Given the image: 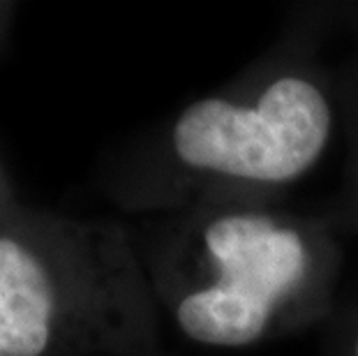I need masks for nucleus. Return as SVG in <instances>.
<instances>
[{"label": "nucleus", "instance_id": "obj_2", "mask_svg": "<svg viewBox=\"0 0 358 356\" xmlns=\"http://www.w3.org/2000/svg\"><path fill=\"white\" fill-rule=\"evenodd\" d=\"M340 234L319 213L280 204L178 211L159 252L157 287L187 340L245 350L324 329L338 313Z\"/></svg>", "mask_w": 358, "mask_h": 356}, {"label": "nucleus", "instance_id": "obj_4", "mask_svg": "<svg viewBox=\"0 0 358 356\" xmlns=\"http://www.w3.org/2000/svg\"><path fill=\"white\" fill-rule=\"evenodd\" d=\"M338 72L340 130L345 137L342 178L322 208L317 211L340 236H358V30L347 54L335 65Z\"/></svg>", "mask_w": 358, "mask_h": 356}, {"label": "nucleus", "instance_id": "obj_5", "mask_svg": "<svg viewBox=\"0 0 358 356\" xmlns=\"http://www.w3.org/2000/svg\"><path fill=\"white\" fill-rule=\"evenodd\" d=\"M322 356H358V303H340L322 329Z\"/></svg>", "mask_w": 358, "mask_h": 356}, {"label": "nucleus", "instance_id": "obj_3", "mask_svg": "<svg viewBox=\"0 0 358 356\" xmlns=\"http://www.w3.org/2000/svg\"><path fill=\"white\" fill-rule=\"evenodd\" d=\"M63 308L49 264L14 238H0V356H42Z\"/></svg>", "mask_w": 358, "mask_h": 356}, {"label": "nucleus", "instance_id": "obj_1", "mask_svg": "<svg viewBox=\"0 0 358 356\" xmlns=\"http://www.w3.org/2000/svg\"><path fill=\"white\" fill-rule=\"evenodd\" d=\"M342 28L358 30V3L289 7L268 47L169 123L150 201L171 213L206 204H280L340 130L338 72L324 44Z\"/></svg>", "mask_w": 358, "mask_h": 356}]
</instances>
